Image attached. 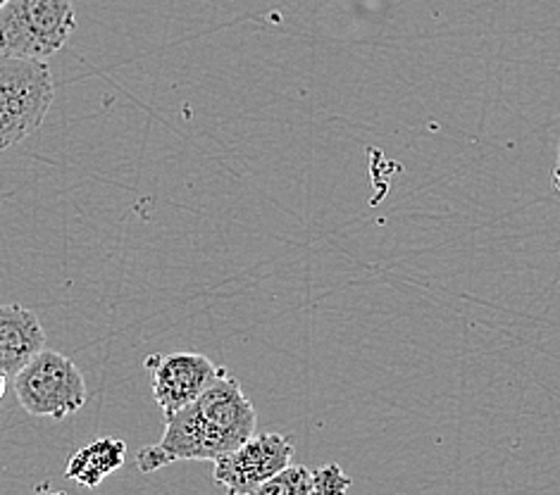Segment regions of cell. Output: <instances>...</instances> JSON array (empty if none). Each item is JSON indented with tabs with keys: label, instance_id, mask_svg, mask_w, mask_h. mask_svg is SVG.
Masks as SVG:
<instances>
[{
	"label": "cell",
	"instance_id": "6da1fadb",
	"mask_svg": "<svg viewBox=\"0 0 560 495\" xmlns=\"http://www.w3.org/2000/svg\"><path fill=\"white\" fill-rule=\"evenodd\" d=\"M256 424L258 412L242 384L222 369L194 403L165 417L163 438L137 455V467L151 474L182 460L215 462L256 434Z\"/></svg>",
	"mask_w": 560,
	"mask_h": 495
},
{
	"label": "cell",
	"instance_id": "7a4b0ae2",
	"mask_svg": "<svg viewBox=\"0 0 560 495\" xmlns=\"http://www.w3.org/2000/svg\"><path fill=\"white\" fill-rule=\"evenodd\" d=\"M77 30L72 0H8L0 8V56L44 60Z\"/></svg>",
	"mask_w": 560,
	"mask_h": 495
},
{
	"label": "cell",
	"instance_id": "3957f363",
	"mask_svg": "<svg viewBox=\"0 0 560 495\" xmlns=\"http://www.w3.org/2000/svg\"><path fill=\"white\" fill-rule=\"evenodd\" d=\"M52 98L56 84L46 60L0 56V151L42 129Z\"/></svg>",
	"mask_w": 560,
	"mask_h": 495
},
{
	"label": "cell",
	"instance_id": "277c9868",
	"mask_svg": "<svg viewBox=\"0 0 560 495\" xmlns=\"http://www.w3.org/2000/svg\"><path fill=\"white\" fill-rule=\"evenodd\" d=\"M20 405L44 420H65L86 405V381L70 357L56 351H38L15 377Z\"/></svg>",
	"mask_w": 560,
	"mask_h": 495
},
{
	"label": "cell",
	"instance_id": "5b68a950",
	"mask_svg": "<svg viewBox=\"0 0 560 495\" xmlns=\"http://www.w3.org/2000/svg\"><path fill=\"white\" fill-rule=\"evenodd\" d=\"M293 460V444L284 434H253L242 446L215 460V484L226 495H248Z\"/></svg>",
	"mask_w": 560,
	"mask_h": 495
},
{
	"label": "cell",
	"instance_id": "8992f818",
	"mask_svg": "<svg viewBox=\"0 0 560 495\" xmlns=\"http://www.w3.org/2000/svg\"><path fill=\"white\" fill-rule=\"evenodd\" d=\"M145 367L153 372V398L165 417L194 403L224 369L201 353L151 355Z\"/></svg>",
	"mask_w": 560,
	"mask_h": 495
},
{
	"label": "cell",
	"instance_id": "52a82bcc",
	"mask_svg": "<svg viewBox=\"0 0 560 495\" xmlns=\"http://www.w3.org/2000/svg\"><path fill=\"white\" fill-rule=\"evenodd\" d=\"M46 347V331L24 305H0V372L15 374Z\"/></svg>",
	"mask_w": 560,
	"mask_h": 495
},
{
	"label": "cell",
	"instance_id": "ba28073f",
	"mask_svg": "<svg viewBox=\"0 0 560 495\" xmlns=\"http://www.w3.org/2000/svg\"><path fill=\"white\" fill-rule=\"evenodd\" d=\"M127 458V444L119 438L105 436V438H96L93 444L84 446L82 450H77L65 476L77 481L82 486H98L105 476H110L115 470L125 464Z\"/></svg>",
	"mask_w": 560,
	"mask_h": 495
},
{
	"label": "cell",
	"instance_id": "9c48e42d",
	"mask_svg": "<svg viewBox=\"0 0 560 495\" xmlns=\"http://www.w3.org/2000/svg\"><path fill=\"white\" fill-rule=\"evenodd\" d=\"M248 495H315L313 474L308 467L291 462L282 472L265 481V484L253 488Z\"/></svg>",
	"mask_w": 560,
	"mask_h": 495
},
{
	"label": "cell",
	"instance_id": "30bf717a",
	"mask_svg": "<svg viewBox=\"0 0 560 495\" xmlns=\"http://www.w3.org/2000/svg\"><path fill=\"white\" fill-rule=\"evenodd\" d=\"M311 474L315 495H346L353 484L351 476L346 474L339 464H325Z\"/></svg>",
	"mask_w": 560,
	"mask_h": 495
},
{
	"label": "cell",
	"instance_id": "8fae6325",
	"mask_svg": "<svg viewBox=\"0 0 560 495\" xmlns=\"http://www.w3.org/2000/svg\"><path fill=\"white\" fill-rule=\"evenodd\" d=\"M5 391H8V377L3 372H0V400L5 398Z\"/></svg>",
	"mask_w": 560,
	"mask_h": 495
},
{
	"label": "cell",
	"instance_id": "7c38bea8",
	"mask_svg": "<svg viewBox=\"0 0 560 495\" xmlns=\"http://www.w3.org/2000/svg\"><path fill=\"white\" fill-rule=\"evenodd\" d=\"M5 3H8V0H0V8H3V5H5Z\"/></svg>",
	"mask_w": 560,
	"mask_h": 495
}]
</instances>
